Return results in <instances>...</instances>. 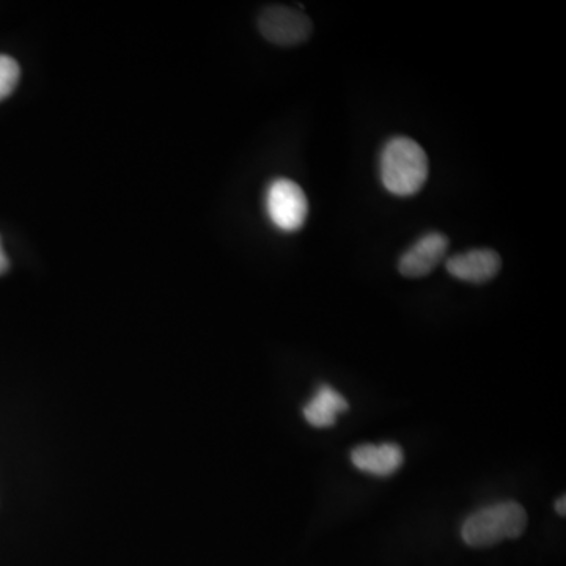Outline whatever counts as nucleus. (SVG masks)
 I'll list each match as a JSON object with an SVG mask.
<instances>
[{
  "mask_svg": "<svg viewBox=\"0 0 566 566\" xmlns=\"http://www.w3.org/2000/svg\"><path fill=\"white\" fill-rule=\"evenodd\" d=\"M8 266H10V261H8L7 254H5L4 247H2V241H0V276L7 272Z\"/></svg>",
  "mask_w": 566,
  "mask_h": 566,
  "instance_id": "10",
  "label": "nucleus"
},
{
  "mask_svg": "<svg viewBox=\"0 0 566 566\" xmlns=\"http://www.w3.org/2000/svg\"><path fill=\"white\" fill-rule=\"evenodd\" d=\"M261 37L276 46H298L312 35V21L306 13L285 5L263 8L257 19Z\"/></svg>",
  "mask_w": 566,
  "mask_h": 566,
  "instance_id": "4",
  "label": "nucleus"
},
{
  "mask_svg": "<svg viewBox=\"0 0 566 566\" xmlns=\"http://www.w3.org/2000/svg\"><path fill=\"white\" fill-rule=\"evenodd\" d=\"M21 79V67L13 57L0 54V101L12 95Z\"/></svg>",
  "mask_w": 566,
  "mask_h": 566,
  "instance_id": "9",
  "label": "nucleus"
},
{
  "mask_svg": "<svg viewBox=\"0 0 566 566\" xmlns=\"http://www.w3.org/2000/svg\"><path fill=\"white\" fill-rule=\"evenodd\" d=\"M265 210L269 222L277 230L295 233L306 224L309 200L298 183L288 178H276L266 189Z\"/></svg>",
  "mask_w": 566,
  "mask_h": 566,
  "instance_id": "3",
  "label": "nucleus"
},
{
  "mask_svg": "<svg viewBox=\"0 0 566 566\" xmlns=\"http://www.w3.org/2000/svg\"><path fill=\"white\" fill-rule=\"evenodd\" d=\"M428 170V156L419 142L406 136L387 140L379 158V177L390 194L416 195L427 183Z\"/></svg>",
  "mask_w": 566,
  "mask_h": 566,
  "instance_id": "1",
  "label": "nucleus"
},
{
  "mask_svg": "<svg viewBox=\"0 0 566 566\" xmlns=\"http://www.w3.org/2000/svg\"><path fill=\"white\" fill-rule=\"evenodd\" d=\"M445 268L455 279L480 285L493 280L499 274L502 260L496 250L472 249L450 257Z\"/></svg>",
  "mask_w": 566,
  "mask_h": 566,
  "instance_id": "6",
  "label": "nucleus"
},
{
  "mask_svg": "<svg viewBox=\"0 0 566 566\" xmlns=\"http://www.w3.org/2000/svg\"><path fill=\"white\" fill-rule=\"evenodd\" d=\"M565 504H566V497L562 496L559 497V499H557V502H555V511H557V513H559L560 516H565Z\"/></svg>",
  "mask_w": 566,
  "mask_h": 566,
  "instance_id": "11",
  "label": "nucleus"
},
{
  "mask_svg": "<svg viewBox=\"0 0 566 566\" xmlns=\"http://www.w3.org/2000/svg\"><path fill=\"white\" fill-rule=\"evenodd\" d=\"M526 526V510L510 500L475 511L464 521L461 537L472 548H488L500 541L521 537Z\"/></svg>",
  "mask_w": 566,
  "mask_h": 566,
  "instance_id": "2",
  "label": "nucleus"
},
{
  "mask_svg": "<svg viewBox=\"0 0 566 566\" xmlns=\"http://www.w3.org/2000/svg\"><path fill=\"white\" fill-rule=\"evenodd\" d=\"M351 461L359 471L376 477H389L403 466L405 453L400 445L392 442L379 445L365 444L353 449Z\"/></svg>",
  "mask_w": 566,
  "mask_h": 566,
  "instance_id": "7",
  "label": "nucleus"
},
{
  "mask_svg": "<svg viewBox=\"0 0 566 566\" xmlns=\"http://www.w3.org/2000/svg\"><path fill=\"white\" fill-rule=\"evenodd\" d=\"M449 249V238L441 232L420 236L398 260V271L409 279L425 277L438 268Z\"/></svg>",
  "mask_w": 566,
  "mask_h": 566,
  "instance_id": "5",
  "label": "nucleus"
},
{
  "mask_svg": "<svg viewBox=\"0 0 566 566\" xmlns=\"http://www.w3.org/2000/svg\"><path fill=\"white\" fill-rule=\"evenodd\" d=\"M348 408L350 405L340 392L329 384H321L312 400L304 406V417L312 427H334L337 416L348 411Z\"/></svg>",
  "mask_w": 566,
  "mask_h": 566,
  "instance_id": "8",
  "label": "nucleus"
}]
</instances>
